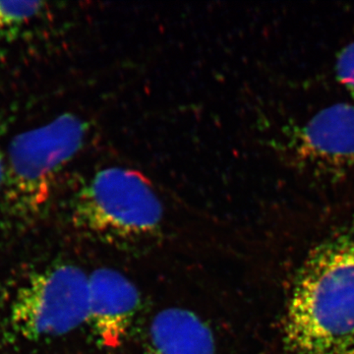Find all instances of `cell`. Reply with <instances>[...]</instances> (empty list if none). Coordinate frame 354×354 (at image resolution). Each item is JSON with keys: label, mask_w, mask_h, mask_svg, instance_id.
Segmentation results:
<instances>
[{"label": "cell", "mask_w": 354, "mask_h": 354, "mask_svg": "<svg viewBox=\"0 0 354 354\" xmlns=\"http://www.w3.org/2000/svg\"><path fill=\"white\" fill-rule=\"evenodd\" d=\"M285 322L286 354H354V218L310 253Z\"/></svg>", "instance_id": "obj_1"}, {"label": "cell", "mask_w": 354, "mask_h": 354, "mask_svg": "<svg viewBox=\"0 0 354 354\" xmlns=\"http://www.w3.org/2000/svg\"><path fill=\"white\" fill-rule=\"evenodd\" d=\"M76 225L108 241H138L158 232L164 209L145 177L121 167L97 172L74 204Z\"/></svg>", "instance_id": "obj_2"}, {"label": "cell", "mask_w": 354, "mask_h": 354, "mask_svg": "<svg viewBox=\"0 0 354 354\" xmlns=\"http://www.w3.org/2000/svg\"><path fill=\"white\" fill-rule=\"evenodd\" d=\"M87 130L82 120L64 114L14 137L3 183L9 206L18 213L38 209L48 199L57 172L80 150Z\"/></svg>", "instance_id": "obj_3"}, {"label": "cell", "mask_w": 354, "mask_h": 354, "mask_svg": "<svg viewBox=\"0 0 354 354\" xmlns=\"http://www.w3.org/2000/svg\"><path fill=\"white\" fill-rule=\"evenodd\" d=\"M88 281L78 266L62 264L34 274L21 286L11 304L14 334L37 342L69 334L86 324Z\"/></svg>", "instance_id": "obj_4"}, {"label": "cell", "mask_w": 354, "mask_h": 354, "mask_svg": "<svg viewBox=\"0 0 354 354\" xmlns=\"http://www.w3.org/2000/svg\"><path fill=\"white\" fill-rule=\"evenodd\" d=\"M283 147L291 164L323 178L354 169V104L339 102L288 127Z\"/></svg>", "instance_id": "obj_5"}, {"label": "cell", "mask_w": 354, "mask_h": 354, "mask_svg": "<svg viewBox=\"0 0 354 354\" xmlns=\"http://www.w3.org/2000/svg\"><path fill=\"white\" fill-rule=\"evenodd\" d=\"M140 301L138 288L120 272L100 268L88 274L86 324L101 346L116 348L125 341Z\"/></svg>", "instance_id": "obj_6"}, {"label": "cell", "mask_w": 354, "mask_h": 354, "mask_svg": "<svg viewBox=\"0 0 354 354\" xmlns=\"http://www.w3.org/2000/svg\"><path fill=\"white\" fill-rule=\"evenodd\" d=\"M145 354H216L215 335L195 312L169 307L153 317Z\"/></svg>", "instance_id": "obj_7"}, {"label": "cell", "mask_w": 354, "mask_h": 354, "mask_svg": "<svg viewBox=\"0 0 354 354\" xmlns=\"http://www.w3.org/2000/svg\"><path fill=\"white\" fill-rule=\"evenodd\" d=\"M43 2H0V32H13L43 11Z\"/></svg>", "instance_id": "obj_8"}, {"label": "cell", "mask_w": 354, "mask_h": 354, "mask_svg": "<svg viewBox=\"0 0 354 354\" xmlns=\"http://www.w3.org/2000/svg\"><path fill=\"white\" fill-rule=\"evenodd\" d=\"M337 81L354 99V38L339 50L335 62Z\"/></svg>", "instance_id": "obj_9"}, {"label": "cell", "mask_w": 354, "mask_h": 354, "mask_svg": "<svg viewBox=\"0 0 354 354\" xmlns=\"http://www.w3.org/2000/svg\"><path fill=\"white\" fill-rule=\"evenodd\" d=\"M4 177H6V162H4L3 156L0 153V187L3 186Z\"/></svg>", "instance_id": "obj_10"}]
</instances>
